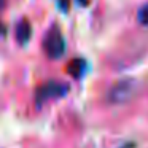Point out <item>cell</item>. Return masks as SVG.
Instances as JSON below:
<instances>
[{
	"label": "cell",
	"mask_w": 148,
	"mask_h": 148,
	"mask_svg": "<svg viewBox=\"0 0 148 148\" xmlns=\"http://www.w3.org/2000/svg\"><path fill=\"white\" fill-rule=\"evenodd\" d=\"M70 91L69 84L62 83V81H46L42 86L37 88L35 91V102L37 105H43L45 102L53 99H61V97L67 96V92Z\"/></svg>",
	"instance_id": "6da1fadb"
},
{
	"label": "cell",
	"mask_w": 148,
	"mask_h": 148,
	"mask_svg": "<svg viewBox=\"0 0 148 148\" xmlns=\"http://www.w3.org/2000/svg\"><path fill=\"white\" fill-rule=\"evenodd\" d=\"M43 49L53 59H59L65 53V38L58 26L49 27L43 38Z\"/></svg>",
	"instance_id": "7a4b0ae2"
},
{
	"label": "cell",
	"mask_w": 148,
	"mask_h": 148,
	"mask_svg": "<svg viewBox=\"0 0 148 148\" xmlns=\"http://www.w3.org/2000/svg\"><path fill=\"white\" fill-rule=\"evenodd\" d=\"M132 94V81L131 80H123L118 81L110 91V100L112 102H124L129 96Z\"/></svg>",
	"instance_id": "3957f363"
},
{
	"label": "cell",
	"mask_w": 148,
	"mask_h": 148,
	"mask_svg": "<svg viewBox=\"0 0 148 148\" xmlns=\"http://www.w3.org/2000/svg\"><path fill=\"white\" fill-rule=\"evenodd\" d=\"M30 37H32V26H30V23L27 19H21L19 23H18V26H16V38H18V42L24 46L30 40Z\"/></svg>",
	"instance_id": "277c9868"
},
{
	"label": "cell",
	"mask_w": 148,
	"mask_h": 148,
	"mask_svg": "<svg viewBox=\"0 0 148 148\" xmlns=\"http://www.w3.org/2000/svg\"><path fill=\"white\" fill-rule=\"evenodd\" d=\"M86 70H88V62L84 61V59H80V58L72 59L67 65V72L73 78H77V80H80V78L86 73Z\"/></svg>",
	"instance_id": "5b68a950"
},
{
	"label": "cell",
	"mask_w": 148,
	"mask_h": 148,
	"mask_svg": "<svg viewBox=\"0 0 148 148\" xmlns=\"http://www.w3.org/2000/svg\"><path fill=\"white\" fill-rule=\"evenodd\" d=\"M137 18H138V23H140V24H143V26H148V3H145L143 7L138 10Z\"/></svg>",
	"instance_id": "8992f818"
},
{
	"label": "cell",
	"mask_w": 148,
	"mask_h": 148,
	"mask_svg": "<svg viewBox=\"0 0 148 148\" xmlns=\"http://www.w3.org/2000/svg\"><path fill=\"white\" fill-rule=\"evenodd\" d=\"M56 3H58L59 10L64 11V13H67L70 10V0H56Z\"/></svg>",
	"instance_id": "52a82bcc"
},
{
	"label": "cell",
	"mask_w": 148,
	"mask_h": 148,
	"mask_svg": "<svg viewBox=\"0 0 148 148\" xmlns=\"http://www.w3.org/2000/svg\"><path fill=\"white\" fill-rule=\"evenodd\" d=\"M78 5H81V7H88L89 5V0H77Z\"/></svg>",
	"instance_id": "ba28073f"
}]
</instances>
